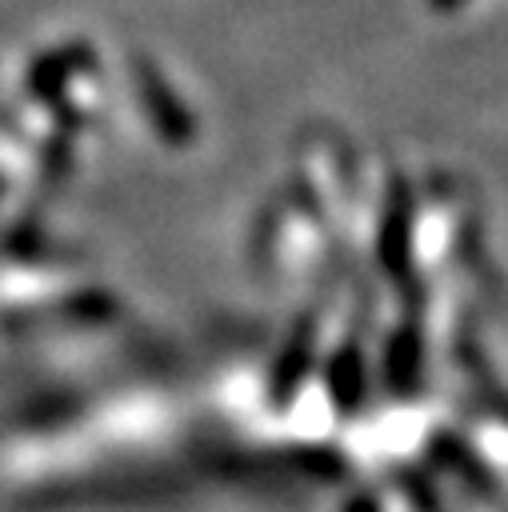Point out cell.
Masks as SVG:
<instances>
[{"label": "cell", "instance_id": "obj_2", "mask_svg": "<svg viewBox=\"0 0 508 512\" xmlns=\"http://www.w3.org/2000/svg\"><path fill=\"white\" fill-rule=\"evenodd\" d=\"M404 244H408V204H392V216H388V232H384V264L396 268L400 256H404Z\"/></svg>", "mask_w": 508, "mask_h": 512}, {"label": "cell", "instance_id": "obj_1", "mask_svg": "<svg viewBox=\"0 0 508 512\" xmlns=\"http://www.w3.org/2000/svg\"><path fill=\"white\" fill-rule=\"evenodd\" d=\"M140 88H144V104L152 108L160 132H164L168 140H188V136H192V120H188V112L168 96V88H164L152 72H140Z\"/></svg>", "mask_w": 508, "mask_h": 512}, {"label": "cell", "instance_id": "obj_3", "mask_svg": "<svg viewBox=\"0 0 508 512\" xmlns=\"http://www.w3.org/2000/svg\"><path fill=\"white\" fill-rule=\"evenodd\" d=\"M436 8H452V4H460V0H432Z\"/></svg>", "mask_w": 508, "mask_h": 512}]
</instances>
